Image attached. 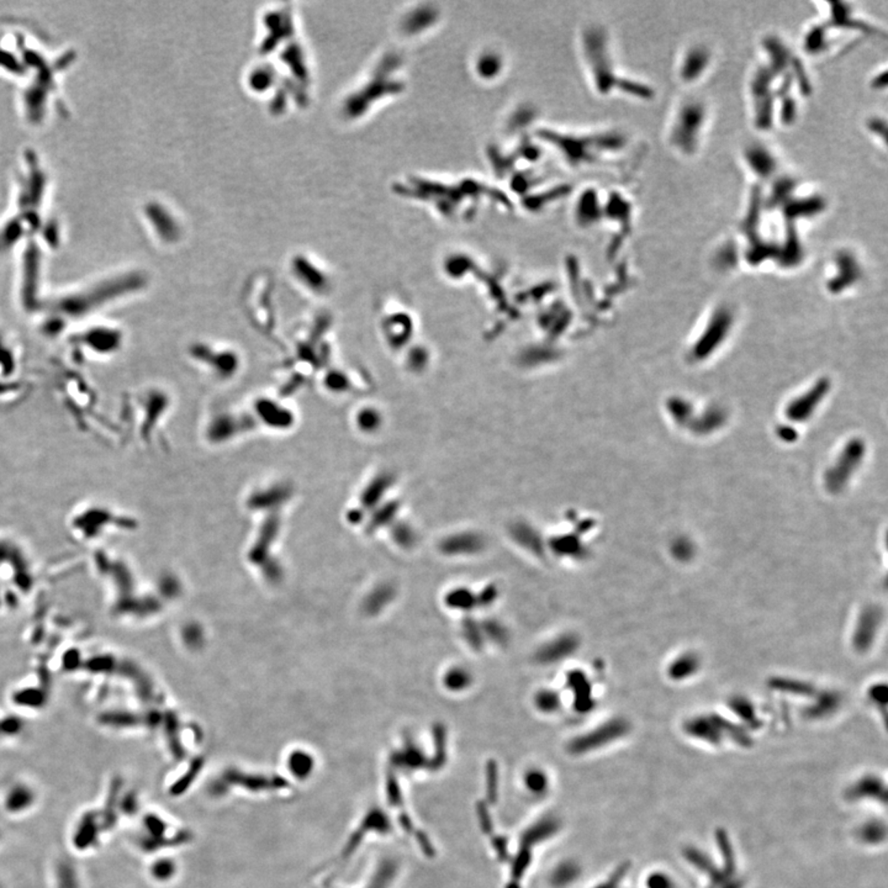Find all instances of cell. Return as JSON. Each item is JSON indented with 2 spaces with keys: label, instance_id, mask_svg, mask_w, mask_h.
Masks as SVG:
<instances>
[{
  "label": "cell",
  "instance_id": "13",
  "mask_svg": "<svg viewBox=\"0 0 888 888\" xmlns=\"http://www.w3.org/2000/svg\"><path fill=\"white\" fill-rule=\"evenodd\" d=\"M395 872H396V866L394 863L386 861L380 866L377 877H374L373 881L368 888H388V886L392 883Z\"/></svg>",
  "mask_w": 888,
  "mask_h": 888
},
{
  "label": "cell",
  "instance_id": "15",
  "mask_svg": "<svg viewBox=\"0 0 888 888\" xmlns=\"http://www.w3.org/2000/svg\"><path fill=\"white\" fill-rule=\"evenodd\" d=\"M627 870H628L627 866H622V867H620V869L616 871L615 876H613V878H612V880H609V882H606L605 885H601V886H598V887L597 888L617 887V886H618V883H620V881H621L622 878L624 877V875L627 874Z\"/></svg>",
  "mask_w": 888,
  "mask_h": 888
},
{
  "label": "cell",
  "instance_id": "1",
  "mask_svg": "<svg viewBox=\"0 0 888 888\" xmlns=\"http://www.w3.org/2000/svg\"><path fill=\"white\" fill-rule=\"evenodd\" d=\"M706 120L705 106L698 101L683 104L672 125L671 141L685 153H692L698 144V137Z\"/></svg>",
  "mask_w": 888,
  "mask_h": 888
},
{
  "label": "cell",
  "instance_id": "4",
  "mask_svg": "<svg viewBox=\"0 0 888 888\" xmlns=\"http://www.w3.org/2000/svg\"><path fill=\"white\" fill-rule=\"evenodd\" d=\"M709 63V53L707 49L696 46L683 57L681 64V77L683 81H696L706 71Z\"/></svg>",
  "mask_w": 888,
  "mask_h": 888
},
{
  "label": "cell",
  "instance_id": "5",
  "mask_svg": "<svg viewBox=\"0 0 888 888\" xmlns=\"http://www.w3.org/2000/svg\"><path fill=\"white\" fill-rule=\"evenodd\" d=\"M857 839L860 844L869 848H877L886 843L887 826L880 818L865 820L857 826Z\"/></svg>",
  "mask_w": 888,
  "mask_h": 888
},
{
  "label": "cell",
  "instance_id": "17",
  "mask_svg": "<svg viewBox=\"0 0 888 888\" xmlns=\"http://www.w3.org/2000/svg\"><path fill=\"white\" fill-rule=\"evenodd\" d=\"M0 888H1V887H0Z\"/></svg>",
  "mask_w": 888,
  "mask_h": 888
},
{
  "label": "cell",
  "instance_id": "10",
  "mask_svg": "<svg viewBox=\"0 0 888 888\" xmlns=\"http://www.w3.org/2000/svg\"><path fill=\"white\" fill-rule=\"evenodd\" d=\"M646 888H677L675 878L664 870H654L646 876Z\"/></svg>",
  "mask_w": 888,
  "mask_h": 888
},
{
  "label": "cell",
  "instance_id": "11",
  "mask_svg": "<svg viewBox=\"0 0 888 888\" xmlns=\"http://www.w3.org/2000/svg\"><path fill=\"white\" fill-rule=\"evenodd\" d=\"M579 876V867L574 863H561L559 867H557L553 875V883L558 887L570 885Z\"/></svg>",
  "mask_w": 888,
  "mask_h": 888
},
{
  "label": "cell",
  "instance_id": "12",
  "mask_svg": "<svg viewBox=\"0 0 888 888\" xmlns=\"http://www.w3.org/2000/svg\"><path fill=\"white\" fill-rule=\"evenodd\" d=\"M548 777L543 771L532 770L528 772L524 777V785L531 792L541 795L544 794L548 789Z\"/></svg>",
  "mask_w": 888,
  "mask_h": 888
},
{
  "label": "cell",
  "instance_id": "2",
  "mask_svg": "<svg viewBox=\"0 0 888 888\" xmlns=\"http://www.w3.org/2000/svg\"><path fill=\"white\" fill-rule=\"evenodd\" d=\"M845 798L851 803L872 802L886 807L887 785L885 780L875 774H866L846 787Z\"/></svg>",
  "mask_w": 888,
  "mask_h": 888
},
{
  "label": "cell",
  "instance_id": "14",
  "mask_svg": "<svg viewBox=\"0 0 888 888\" xmlns=\"http://www.w3.org/2000/svg\"><path fill=\"white\" fill-rule=\"evenodd\" d=\"M152 876L158 881H167L175 872V865L170 860H158L152 866Z\"/></svg>",
  "mask_w": 888,
  "mask_h": 888
},
{
  "label": "cell",
  "instance_id": "6",
  "mask_svg": "<svg viewBox=\"0 0 888 888\" xmlns=\"http://www.w3.org/2000/svg\"><path fill=\"white\" fill-rule=\"evenodd\" d=\"M746 157L749 167L752 168L754 173L758 174L760 177L766 178L774 173L776 169L775 157L764 146L757 144L749 147Z\"/></svg>",
  "mask_w": 888,
  "mask_h": 888
},
{
  "label": "cell",
  "instance_id": "7",
  "mask_svg": "<svg viewBox=\"0 0 888 888\" xmlns=\"http://www.w3.org/2000/svg\"><path fill=\"white\" fill-rule=\"evenodd\" d=\"M225 786L227 783L230 785H238L247 787V789L252 791H269V789H280L286 787L288 783L281 780V778H268V777L258 776H244L241 774H233V775H226L223 780Z\"/></svg>",
  "mask_w": 888,
  "mask_h": 888
},
{
  "label": "cell",
  "instance_id": "9",
  "mask_svg": "<svg viewBox=\"0 0 888 888\" xmlns=\"http://www.w3.org/2000/svg\"><path fill=\"white\" fill-rule=\"evenodd\" d=\"M558 829H559L558 822L552 820V818H546V820L535 823V826H531L529 829L523 833L522 848L531 850L532 845L538 844L543 840L550 838L552 835L557 833Z\"/></svg>",
  "mask_w": 888,
  "mask_h": 888
},
{
  "label": "cell",
  "instance_id": "3",
  "mask_svg": "<svg viewBox=\"0 0 888 888\" xmlns=\"http://www.w3.org/2000/svg\"><path fill=\"white\" fill-rule=\"evenodd\" d=\"M35 801L36 795L30 786L25 783H16L8 789L4 807L9 813H24L34 806Z\"/></svg>",
  "mask_w": 888,
  "mask_h": 888
},
{
  "label": "cell",
  "instance_id": "16",
  "mask_svg": "<svg viewBox=\"0 0 888 888\" xmlns=\"http://www.w3.org/2000/svg\"><path fill=\"white\" fill-rule=\"evenodd\" d=\"M495 770L496 769H490V776H489V794H490V797H494V798H495V794H496L497 783L496 771Z\"/></svg>",
  "mask_w": 888,
  "mask_h": 888
},
{
  "label": "cell",
  "instance_id": "8",
  "mask_svg": "<svg viewBox=\"0 0 888 888\" xmlns=\"http://www.w3.org/2000/svg\"><path fill=\"white\" fill-rule=\"evenodd\" d=\"M97 820H98L93 813L84 814L81 817L73 837V843L78 850H87L88 848L93 846L97 841L99 834Z\"/></svg>",
  "mask_w": 888,
  "mask_h": 888
}]
</instances>
